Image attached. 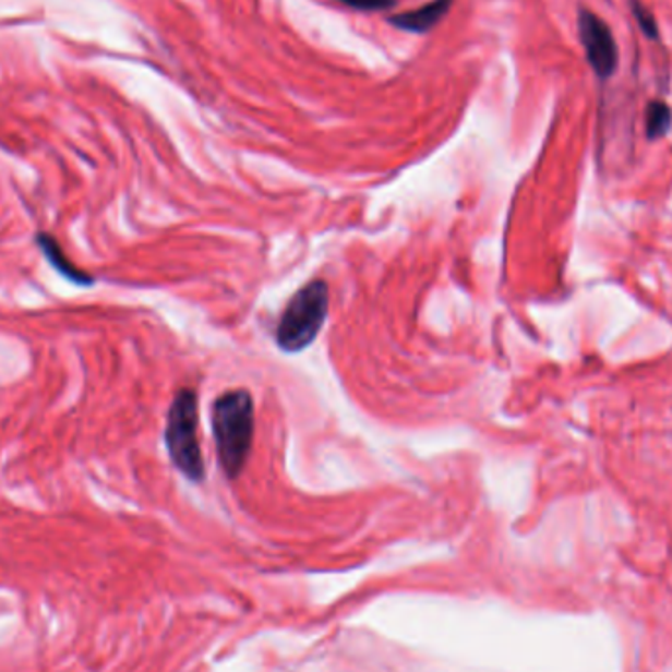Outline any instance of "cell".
Segmentation results:
<instances>
[{
  "instance_id": "7a4b0ae2",
  "label": "cell",
  "mask_w": 672,
  "mask_h": 672,
  "mask_svg": "<svg viewBox=\"0 0 672 672\" xmlns=\"http://www.w3.org/2000/svg\"><path fill=\"white\" fill-rule=\"evenodd\" d=\"M328 313V287L323 279H315L301 287L289 299L277 325L276 340L281 350L299 352L309 347L325 325Z\"/></svg>"
},
{
  "instance_id": "6da1fadb",
  "label": "cell",
  "mask_w": 672,
  "mask_h": 672,
  "mask_svg": "<svg viewBox=\"0 0 672 672\" xmlns=\"http://www.w3.org/2000/svg\"><path fill=\"white\" fill-rule=\"evenodd\" d=\"M213 435L218 463L228 478H237L247 465L254 439V401L247 389H230L213 404Z\"/></svg>"
},
{
  "instance_id": "5b68a950",
  "label": "cell",
  "mask_w": 672,
  "mask_h": 672,
  "mask_svg": "<svg viewBox=\"0 0 672 672\" xmlns=\"http://www.w3.org/2000/svg\"><path fill=\"white\" fill-rule=\"evenodd\" d=\"M451 7H453V0H433L416 11L397 14L392 19V24L401 31L425 34V32L433 31L436 24L445 19Z\"/></svg>"
},
{
  "instance_id": "52a82bcc",
  "label": "cell",
  "mask_w": 672,
  "mask_h": 672,
  "mask_svg": "<svg viewBox=\"0 0 672 672\" xmlns=\"http://www.w3.org/2000/svg\"><path fill=\"white\" fill-rule=\"evenodd\" d=\"M672 112L669 105L661 100H655L647 109V136L657 139L662 136L667 130L671 129Z\"/></svg>"
},
{
  "instance_id": "3957f363",
  "label": "cell",
  "mask_w": 672,
  "mask_h": 672,
  "mask_svg": "<svg viewBox=\"0 0 672 672\" xmlns=\"http://www.w3.org/2000/svg\"><path fill=\"white\" fill-rule=\"evenodd\" d=\"M166 446L171 463L189 480L199 482L205 476V463L199 445L197 396L191 389H181L169 407L166 423Z\"/></svg>"
},
{
  "instance_id": "9c48e42d",
  "label": "cell",
  "mask_w": 672,
  "mask_h": 672,
  "mask_svg": "<svg viewBox=\"0 0 672 672\" xmlns=\"http://www.w3.org/2000/svg\"><path fill=\"white\" fill-rule=\"evenodd\" d=\"M355 11L380 12L387 11L396 4V0H338Z\"/></svg>"
},
{
  "instance_id": "8992f818",
  "label": "cell",
  "mask_w": 672,
  "mask_h": 672,
  "mask_svg": "<svg viewBox=\"0 0 672 672\" xmlns=\"http://www.w3.org/2000/svg\"><path fill=\"white\" fill-rule=\"evenodd\" d=\"M38 244H40L41 252L50 260L51 266L56 267L61 276L68 277L77 286H91L93 284V277L73 266L68 256L63 254L60 244L50 235H38Z\"/></svg>"
},
{
  "instance_id": "277c9868",
  "label": "cell",
  "mask_w": 672,
  "mask_h": 672,
  "mask_svg": "<svg viewBox=\"0 0 672 672\" xmlns=\"http://www.w3.org/2000/svg\"><path fill=\"white\" fill-rule=\"evenodd\" d=\"M578 31H580V40H583L584 50H586L592 70L602 80H608L617 68V46L613 40L610 26L598 14L580 11Z\"/></svg>"
},
{
  "instance_id": "ba28073f",
  "label": "cell",
  "mask_w": 672,
  "mask_h": 672,
  "mask_svg": "<svg viewBox=\"0 0 672 672\" xmlns=\"http://www.w3.org/2000/svg\"><path fill=\"white\" fill-rule=\"evenodd\" d=\"M632 7L633 16H635V21L639 22L643 34H647L649 38H657L659 32H657V22L652 19L651 12L647 11L637 0H633Z\"/></svg>"
}]
</instances>
